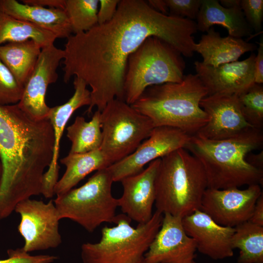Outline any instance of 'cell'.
I'll return each mask as SVG.
<instances>
[{"label":"cell","instance_id":"52a82bcc","mask_svg":"<svg viewBox=\"0 0 263 263\" xmlns=\"http://www.w3.org/2000/svg\"><path fill=\"white\" fill-rule=\"evenodd\" d=\"M163 217L156 210L150 221L133 227L126 215H117L116 225L103 227L98 242L82 244L83 263H145V254L161 227Z\"/></svg>","mask_w":263,"mask_h":263},{"label":"cell","instance_id":"8d00e7d4","mask_svg":"<svg viewBox=\"0 0 263 263\" xmlns=\"http://www.w3.org/2000/svg\"><path fill=\"white\" fill-rule=\"evenodd\" d=\"M249 222L263 226V194L257 200L253 208Z\"/></svg>","mask_w":263,"mask_h":263},{"label":"cell","instance_id":"ac0fdd59","mask_svg":"<svg viewBox=\"0 0 263 263\" xmlns=\"http://www.w3.org/2000/svg\"><path fill=\"white\" fill-rule=\"evenodd\" d=\"M182 223L201 254L215 260L233 256L231 240L234 227L219 225L200 209L183 218Z\"/></svg>","mask_w":263,"mask_h":263},{"label":"cell","instance_id":"d590c367","mask_svg":"<svg viewBox=\"0 0 263 263\" xmlns=\"http://www.w3.org/2000/svg\"><path fill=\"white\" fill-rule=\"evenodd\" d=\"M21 2L45 8L64 9L65 0H22Z\"/></svg>","mask_w":263,"mask_h":263},{"label":"cell","instance_id":"f35d334b","mask_svg":"<svg viewBox=\"0 0 263 263\" xmlns=\"http://www.w3.org/2000/svg\"><path fill=\"white\" fill-rule=\"evenodd\" d=\"M246 161L254 167L263 170V151L258 154H251L250 152L246 156Z\"/></svg>","mask_w":263,"mask_h":263},{"label":"cell","instance_id":"4316f807","mask_svg":"<svg viewBox=\"0 0 263 263\" xmlns=\"http://www.w3.org/2000/svg\"><path fill=\"white\" fill-rule=\"evenodd\" d=\"M233 249L239 250L238 263H263V226L249 221L234 227Z\"/></svg>","mask_w":263,"mask_h":263},{"label":"cell","instance_id":"5b68a950","mask_svg":"<svg viewBox=\"0 0 263 263\" xmlns=\"http://www.w3.org/2000/svg\"><path fill=\"white\" fill-rule=\"evenodd\" d=\"M160 159L155 180L156 210L183 218L200 209L207 182L199 161L185 148Z\"/></svg>","mask_w":263,"mask_h":263},{"label":"cell","instance_id":"d6986e66","mask_svg":"<svg viewBox=\"0 0 263 263\" xmlns=\"http://www.w3.org/2000/svg\"><path fill=\"white\" fill-rule=\"evenodd\" d=\"M73 84L75 92L72 96L64 104L50 108L48 116L54 130V147L52 161L43 175L42 180L49 186L55 185L58 181L60 142L66 124L76 110L91 104V93L85 82L74 77Z\"/></svg>","mask_w":263,"mask_h":263},{"label":"cell","instance_id":"f1b7e54d","mask_svg":"<svg viewBox=\"0 0 263 263\" xmlns=\"http://www.w3.org/2000/svg\"><path fill=\"white\" fill-rule=\"evenodd\" d=\"M242 113L245 120L254 128L263 126V87L254 83L237 95Z\"/></svg>","mask_w":263,"mask_h":263},{"label":"cell","instance_id":"d4e9b609","mask_svg":"<svg viewBox=\"0 0 263 263\" xmlns=\"http://www.w3.org/2000/svg\"><path fill=\"white\" fill-rule=\"evenodd\" d=\"M56 38L53 33L0 10V46L5 43L32 40L42 48L54 44Z\"/></svg>","mask_w":263,"mask_h":263},{"label":"cell","instance_id":"30bf717a","mask_svg":"<svg viewBox=\"0 0 263 263\" xmlns=\"http://www.w3.org/2000/svg\"><path fill=\"white\" fill-rule=\"evenodd\" d=\"M14 210L20 216L18 230L24 239L25 251L55 248L61 244L60 220L53 200L46 203L28 198L17 204Z\"/></svg>","mask_w":263,"mask_h":263},{"label":"cell","instance_id":"1f68e13d","mask_svg":"<svg viewBox=\"0 0 263 263\" xmlns=\"http://www.w3.org/2000/svg\"><path fill=\"white\" fill-rule=\"evenodd\" d=\"M241 9L252 30L262 32L263 19V0H241Z\"/></svg>","mask_w":263,"mask_h":263},{"label":"cell","instance_id":"f546056e","mask_svg":"<svg viewBox=\"0 0 263 263\" xmlns=\"http://www.w3.org/2000/svg\"><path fill=\"white\" fill-rule=\"evenodd\" d=\"M23 88L0 60V105L18 104L21 99Z\"/></svg>","mask_w":263,"mask_h":263},{"label":"cell","instance_id":"836d02e7","mask_svg":"<svg viewBox=\"0 0 263 263\" xmlns=\"http://www.w3.org/2000/svg\"><path fill=\"white\" fill-rule=\"evenodd\" d=\"M119 0H99L97 12L98 24L110 21L114 16Z\"/></svg>","mask_w":263,"mask_h":263},{"label":"cell","instance_id":"8fae6325","mask_svg":"<svg viewBox=\"0 0 263 263\" xmlns=\"http://www.w3.org/2000/svg\"><path fill=\"white\" fill-rule=\"evenodd\" d=\"M192 136L173 127H154L149 136L132 153L107 168L113 182L136 174L146 164L176 150L185 148Z\"/></svg>","mask_w":263,"mask_h":263},{"label":"cell","instance_id":"277c9868","mask_svg":"<svg viewBox=\"0 0 263 263\" xmlns=\"http://www.w3.org/2000/svg\"><path fill=\"white\" fill-rule=\"evenodd\" d=\"M207 94L198 76L189 74L180 82L147 88L131 106L148 117L154 127H173L194 135L209 120L200 106Z\"/></svg>","mask_w":263,"mask_h":263},{"label":"cell","instance_id":"cb8c5ba5","mask_svg":"<svg viewBox=\"0 0 263 263\" xmlns=\"http://www.w3.org/2000/svg\"><path fill=\"white\" fill-rule=\"evenodd\" d=\"M41 49L32 40L7 43L0 46V60L24 87L36 67Z\"/></svg>","mask_w":263,"mask_h":263},{"label":"cell","instance_id":"7c38bea8","mask_svg":"<svg viewBox=\"0 0 263 263\" xmlns=\"http://www.w3.org/2000/svg\"><path fill=\"white\" fill-rule=\"evenodd\" d=\"M262 193L259 184L248 186L244 189L207 188L203 194L200 209L219 225L235 227L249 221Z\"/></svg>","mask_w":263,"mask_h":263},{"label":"cell","instance_id":"74e56055","mask_svg":"<svg viewBox=\"0 0 263 263\" xmlns=\"http://www.w3.org/2000/svg\"><path fill=\"white\" fill-rule=\"evenodd\" d=\"M147 1L156 11L164 15H169V9L166 0H149Z\"/></svg>","mask_w":263,"mask_h":263},{"label":"cell","instance_id":"ba28073f","mask_svg":"<svg viewBox=\"0 0 263 263\" xmlns=\"http://www.w3.org/2000/svg\"><path fill=\"white\" fill-rule=\"evenodd\" d=\"M113 181L107 168L98 170L81 187L54 199L59 220L69 219L90 232L104 223H115L118 207L112 193Z\"/></svg>","mask_w":263,"mask_h":263},{"label":"cell","instance_id":"44dd1931","mask_svg":"<svg viewBox=\"0 0 263 263\" xmlns=\"http://www.w3.org/2000/svg\"><path fill=\"white\" fill-rule=\"evenodd\" d=\"M201 36L194 45V52L200 54L203 64L214 67L238 61L240 56L248 52L255 50L257 47L242 38L228 36L222 37L213 27Z\"/></svg>","mask_w":263,"mask_h":263},{"label":"cell","instance_id":"3957f363","mask_svg":"<svg viewBox=\"0 0 263 263\" xmlns=\"http://www.w3.org/2000/svg\"><path fill=\"white\" fill-rule=\"evenodd\" d=\"M263 143L262 130L253 128L224 140H208L194 135L185 149L201 164L207 188L223 189L263 184V170L246 160L247 154Z\"/></svg>","mask_w":263,"mask_h":263},{"label":"cell","instance_id":"60d3db41","mask_svg":"<svg viewBox=\"0 0 263 263\" xmlns=\"http://www.w3.org/2000/svg\"><path fill=\"white\" fill-rule=\"evenodd\" d=\"M2 174V167L1 161L0 160V183L1 179Z\"/></svg>","mask_w":263,"mask_h":263},{"label":"cell","instance_id":"ab89813d","mask_svg":"<svg viewBox=\"0 0 263 263\" xmlns=\"http://www.w3.org/2000/svg\"><path fill=\"white\" fill-rule=\"evenodd\" d=\"M220 3L226 8H231L241 6V0H221Z\"/></svg>","mask_w":263,"mask_h":263},{"label":"cell","instance_id":"7a4b0ae2","mask_svg":"<svg viewBox=\"0 0 263 263\" xmlns=\"http://www.w3.org/2000/svg\"><path fill=\"white\" fill-rule=\"evenodd\" d=\"M54 147V130L48 118L34 120L17 104L0 105V220L10 216L19 202L41 194Z\"/></svg>","mask_w":263,"mask_h":263},{"label":"cell","instance_id":"9a60e30c","mask_svg":"<svg viewBox=\"0 0 263 263\" xmlns=\"http://www.w3.org/2000/svg\"><path fill=\"white\" fill-rule=\"evenodd\" d=\"M196 251L195 242L184 228L182 218L165 213L145 254V263H190L194 261Z\"/></svg>","mask_w":263,"mask_h":263},{"label":"cell","instance_id":"e575fe53","mask_svg":"<svg viewBox=\"0 0 263 263\" xmlns=\"http://www.w3.org/2000/svg\"><path fill=\"white\" fill-rule=\"evenodd\" d=\"M258 53L255 60V83L262 84L263 83V40L260 38L258 48Z\"/></svg>","mask_w":263,"mask_h":263},{"label":"cell","instance_id":"83f0119b","mask_svg":"<svg viewBox=\"0 0 263 263\" xmlns=\"http://www.w3.org/2000/svg\"><path fill=\"white\" fill-rule=\"evenodd\" d=\"M99 0H65L64 11L72 33L90 30L98 24Z\"/></svg>","mask_w":263,"mask_h":263},{"label":"cell","instance_id":"7402d4cb","mask_svg":"<svg viewBox=\"0 0 263 263\" xmlns=\"http://www.w3.org/2000/svg\"><path fill=\"white\" fill-rule=\"evenodd\" d=\"M197 30L207 32L214 25H221L228 31V36L242 38L252 35L250 27L241 6L226 8L217 0H202L197 19Z\"/></svg>","mask_w":263,"mask_h":263},{"label":"cell","instance_id":"d6a6232c","mask_svg":"<svg viewBox=\"0 0 263 263\" xmlns=\"http://www.w3.org/2000/svg\"><path fill=\"white\" fill-rule=\"evenodd\" d=\"M8 258L0 263H52L57 257L49 255H31L21 248L7 250Z\"/></svg>","mask_w":263,"mask_h":263},{"label":"cell","instance_id":"4dcf8cb0","mask_svg":"<svg viewBox=\"0 0 263 263\" xmlns=\"http://www.w3.org/2000/svg\"><path fill=\"white\" fill-rule=\"evenodd\" d=\"M169 15L194 20L196 19L202 0H166Z\"/></svg>","mask_w":263,"mask_h":263},{"label":"cell","instance_id":"9c48e42d","mask_svg":"<svg viewBox=\"0 0 263 263\" xmlns=\"http://www.w3.org/2000/svg\"><path fill=\"white\" fill-rule=\"evenodd\" d=\"M100 149L111 165L132 153L154 127L148 117L117 99L109 102L100 112Z\"/></svg>","mask_w":263,"mask_h":263},{"label":"cell","instance_id":"2e32d148","mask_svg":"<svg viewBox=\"0 0 263 263\" xmlns=\"http://www.w3.org/2000/svg\"><path fill=\"white\" fill-rule=\"evenodd\" d=\"M256 55L252 53L242 61H236L214 67L195 61L198 76L207 91L213 94L239 95L254 83Z\"/></svg>","mask_w":263,"mask_h":263},{"label":"cell","instance_id":"603a6c76","mask_svg":"<svg viewBox=\"0 0 263 263\" xmlns=\"http://www.w3.org/2000/svg\"><path fill=\"white\" fill-rule=\"evenodd\" d=\"M66 170L57 182L55 194L62 195L76 186L94 171L109 167L111 164L100 149L81 153H70L60 160Z\"/></svg>","mask_w":263,"mask_h":263},{"label":"cell","instance_id":"6da1fadb","mask_svg":"<svg viewBox=\"0 0 263 263\" xmlns=\"http://www.w3.org/2000/svg\"><path fill=\"white\" fill-rule=\"evenodd\" d=\"M196 23L164 15L143 0H120L113 17L90 30L71 35L63 49V80L74 76L91 88V104L101 112L111 101L124 100V80L129 56L149 37H157L182 56L193 55Z\"/></svg>","mask_w":263,"mask_h":263},{"label":"cell","instance_id":"b9f144b4","mask_svg":"<svg viewBox=\"0 0 263 263\" xmlns=\"http://www.w3.org/2000/svg\"><path fill=\"white\" fill-rule=\"evenodd\" d=\"M190 263H195V262L194 261H193L191 262H190Z\"/></svg>","mask_w":263,"mask_h":263},{"label":"cell","instance_id":"e0dca14e","mask_svg":"<svg viewBox=\"0 0 263 263\" xmlns=\"http://www.w3.org/2000/svg\"><path fill=\"white\" fill-rule=\"evenodd\" d=\"M160 158L149 164L140 172L121 180L123 193L117 199L118 207L124 214L138 224H145L151 218L155 203V180Z\"/></svg>","mask_w":263,"mask_h":263},{"label":"cell","instance_id":"4fadbf2b","mask_svg":"<svg viewBox=\"0 0 263 263\" xmlns=\"http://www.w3.org/2000/svg\"><path fill=\"white\" fill-rule=\"evenodd\" d=\"M64 56L63 49L54 44L42 48L36 67L24 86L22 95L17 104L32 119H47L50 108L45 101L49 85L58 78L57 68Z\"/></svg>","mask_w":263,"mask_h":263},{"label":"cell","instance_id":"5bb4252c","mask_svg":"<svg viewBox=\"0 0 263 263\" xmlns=\"http://www.w3.org/2000/svg\"><path fill=\"white\" fill-rule=\"evenodd\" d=\"M200 106L209 121L195 134L201 138L220 140L238 136L254 128L245 120L237 95L213 94L203 98Z\"/></svg>","mask_w":263,"mask_h":263},{"label":"cell","instance_id":"8992f818","mask_svg":"<svg viewBox=\"0 0 263 263\" xmlns=\"http://www.w3.org/2000/svg\"><path fill=\"white\" fill-rule=\"evenodd\" d=\"M185 67L183 56L175 48L157 37H149L128 57L124 100L131 105L150 86L181 82Z\"/></svg>","mask_w":263,"mask_h":263},{"label":"cell","instance_id":"ffe728a7","mask_svg":"<svg viewBox=\"0 0 263 263\" xmlns=\"http://www.w3.org/2000/svg\"><path fill=\"white\" fill-rule=\"evenodd\" d=\"M0 10L19 19L67 38L72 29L64 9L31 5L16 0H0Z\"/></svg>","mask_w":263,"mask_h":263},{"label":"cell","instance_id":"484cf974","mask_svg":"<svg viewBox=\"0 0 263 263\" xmlns=\"http://www.w3.org/2000/svg\"><path fill=\"white\" fill-rule=\"evenodd\" d=\"M67 136L72 143L70 153L100 149L102 141L100 112L96 110L88 122L82 116H76L74 123L67 128Z\"/></svg>","mask_w":263,"mask_h":263}]
</instances>
